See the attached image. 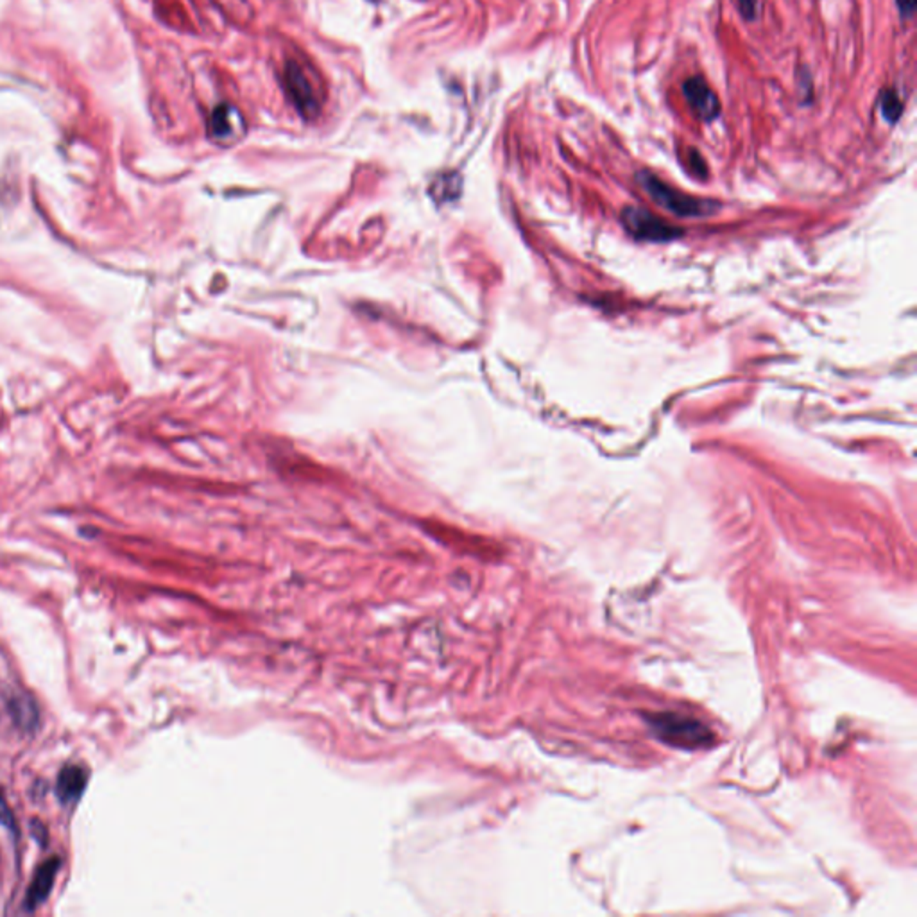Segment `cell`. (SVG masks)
I'll return each instance as SVG.
<instances>
[{
	"label": "cell",
	"instance_id": "cell-6",
	"mask_svg": "<svg viewBox=\"0 0 917 917\" xmlns=\"http://www.w3.org/2000/svg\"><path fill=\"white\" fill-rule=\"evenodd\" d=\"M682 95L693 113L704 122H711L720 115V102L715 91L702 77H690L682 82Z\"/></svg>",
	"mask_w": 917,
	"mask_h": 917
},
{
	"label": "cell",
	"instance_id": "cell-8",
	"mask_svg": "<svg viewBox=\"0 0 917 917\" xmlns=\"http://www.w3.org/2000/svg\"><path fill=\"white\" fill-rule=\"evenodd\" d=\"M86 783H88V774L82 767L66 765L61 768V772L57 776V784H56L57 797L61 799V802H73L82 795Z\"/></svg>",
	"mask_w": 917,
	"mask_h": 917
},
{
	"label": "cell",
	"instance_id": "cell-5",
	"mask_svg": "<svg viewBox=\"0 0 917 917\" xmlns=\"http://www.w3.org/2000/svg\"><path fill=\"white\" fill-rule=\"evenodd\" d=\"M208 127H210V136L226 145L238 141L245 133V122H244L240 111L231 104L217 106L211 111Z\"/></svg>",
	"mask_w": 917,
	"mask_h": 917
},
{
	"label": "cell",
	"instance_id": "cell-9",
	"mask_svg": "<svg viewBox=\"0 0 917 917\" xmlns=\"http://www.w3.org/2000/svg\"><path fill=\"white\" fill-rule=\"evenodd\" d=\"M881 113H883V118L890 124L897 122L899 115L903 113V102L899 100L897 93L892 88H888L881 93Z\"/></svg>",
	"mask_w": 917,
	"mask_h": 917
},
{
	"label": "cell",
	"instance_id": "cell-4",
	"mask_svg": "<svg viewBox=\"0 0 917 917\" xmlns=\"http://www.w3.org/2000/svg\"><path fill=\"white\" fill-rule=\"evenodd\" d=\"M621 219L627 231L639 240L664 242L675 238L681 233L677 227L666 224L664 220L641 208H625Z\"/></svg>",
	"mask_w": 917,
	"mask_h": 917
},
{
	"label": "cell",
	"instance_id": "cell-3",
	"mask_svg": "<svg viewBox=\"0 0 917 917\" xmlns=\"http://www.w3.org/2000/svg\"><path fill=\"white\" fill-rule=\"evenodd\" d=\"M287 91L303 116H315L321 109V95L308 72L296 61H290L283 73Z\"/></svg>",
	"mask_w": 917,
	"mask_h": 917
},
{
	"label": "cell",
	"instance_id": "cell-7",
	"mask_svg": "<svg viewBox=\"0 0 917 917\" xmlns=\"http://www.w3.org/2000/svg\"><path fill=\"white\" fill-rule=\"evenodd\" d=\"M59 865H61V861L56 856L48 858L43 865H39V869L36 870V874L29 885V890L25 896V908L34 910L38 904H41L48 897V894L54 887V879H56Z\"/></svg>",
	"mask_w": 917,
	"mask_h": 917
},
{
	"label": "cell",
	"instance_id": "cell-2",
	"mask_svg": "<svg viewBox=\"0 0 917 917\" xmlns=\"http://www.w3.org/2000/svg\"><path fill=\"white\" fill-rule=\"evenodd\" d=\"M636 181L650 195V199L656 204L663 206L664 210L672 211L677 217H706L716 210L715 202L686 195V193L668 186L666 183H663L659 177H656L654 174H650L647 170L638 172Z\"/></svg>",
	"mask_w": 917,
	"mask_h": 917
},
{
	"label": "cell",
	"instance_id": "cell-11",
	"mask_svg": "<svg viewBox=\"0 0 917 917\" xmlns=\"http://www.w3.org/2000/svg\"><path fill=\"white\" fill-rule=\"evenodd\" d=\"M0 824L13 829L14 827V817L7 806V802L4 801V797L0 795Z\"/></svg>",
	"mask_w": 917,
	"mask_h": 917
},
{
	"label": "cell",
	"instance_id": "cell-1",
	"mask_svg": "<svg viewBox=\"0 0 917 917\" xmlns=\"http://www.w3.org/2000/svg\"><path fill=\"white\" fill-rule=\"evenodd\" d=\"M647 722L654 734L677 749L695 750L713 743L715 736L702 722L677 713H648Z\"/></svg>",
	"mask_w": 917,
	"mask_h": 917
},
{
	"label": "cell",
	"instance_id": "cell-12",
	"mask_svg": "<svg viewBox=\"0 0 917 917\" xmlns=\"http://www.w3.org/2000/svg\"><path fill=\"white\" fill-rule=\"evenodd\" d=\"M896 5L901 13V16L904 18H912V14L915 13V5H917V0H896Z\"/></svg>",
	"mask_w": 917,
	"mask_h": 917
},
{
	"label": "cell",
	"instance_id": "cell-10",
	"mask_svg": "<svg viewBox=\"0 0 917 917\" xmlns=\"http://www.w3.org/2000/svg\"><path fill=\"white\" fill-rule=\"evenodd\" d=\"M738 7L745 20H754L758 13V0H738Z\"/></svg>",
	"mask_w": 917,
	"mask_h": 917
}]
</instances>
